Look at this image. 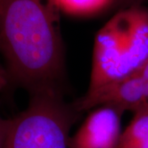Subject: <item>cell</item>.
<instances>
[{
	"label": "cell",
	"mask_w": 148,
	"mask_h": 148,
	"mask_svg": "<svg viewBox=\"0 0 148 148\" xmlns=\"http://www.w3.org/2000/svg\"><path fill=\"white\" fill-rule=\"evenodd\" d=\"M30 96L27 109L10 119L4 148H69L71 127L82 113L61 93Z\"/></svg>",
	"instance_id": "obj_3"
},
{
	"label": "cell",
	"mask_w": 148,
	"mask_h": 148,
	"mask_svg": "<svg viewBox=\"0 0 148 148\" xmlns=\"http://www.w3.org/2000/svg\"><path fill=\"white\" fill-rule=\"evenodd\" d=\"M123 112L110 106L90 112L69 140V148H119Z\"/></svg>",
	"instance_id": "obj_5"
},
{
	"label": "cell",
	"mask_w": 148,
	"mask_h": 148,
	"mask_svg": "<svg viewBox=\"0 0 148 148\" xmlns=\"http://www.w3.org/2000/svg\"><path fill=\"white\" fill-rule=\"evenodd\" d=\"M121 1V3H124V4H127V5H133V4H138L139 3V1L140 0H119Z\"/></svg>",
	"instance_id": "obj_10"
},
{
	"label": "cell",
	"mask_w": 148,
	"mask_h": 148,
	"mask_svg": "<svg viewBox=\"0 0 148 148\" xmlns=\"http://www.w3.org/2000/svg\"><path fill=\"white\" fill-rule=\"evenodd\" d=\"M54 0H0V53L8 83L64 95V47Z\"/></svg>",
	"instance_id": "obj_1"
},
{
	"label": "cell",
	"mask_w": 148,
	"mask_h": 148,
	"mask_svg": "<svg viewBox=\"0 0 148 148\" xmlns=\"http://www.w3.org/2000/svg\"><path fill=\"white\" fill-rule=\"evenodd\" d=\"M9 123H10V119H3L0 115V148H4L5 147Z\"/></svg>",
	"instance_id": "obj_8"
},
{
	"label": "cell",
	"mask_w": 148,
	"mask_h": 148,
	"mask_svg": "<svg viewBox=\"0 0 148 148\" xmlns=\"http://www.w3.org/2000/svg\"><path fill=\"white\" fill-rule=\"evenodd\" d=\"M73 105L80 113L99 106H110L123 113L131 111L134 114L148 106V85L138 70L119 81L86 91Z\"/></svg>",
	"instance_id": "obj_4"
},
{
	"label": "cell",
	"mask_w": 148,
	"mask_h": 148,
	"mask_svg": "<svg viewBox=\"0 0 148 148\" xmlns=\"http://www.w3.org/2000/svg\"><path fill=\"white\" fill-rule=\"evenodd\" d=\"M116 0H54L59 10L74 16H88L107 8Z\"/></svg>",
	"instance_id": "obj_7"
},
{
	"label": "cell",
	"mask_w": 148,
	"mask_h": 148,
	"mask_svg": "<svg viewBox=\"0 0 148 148\" xmlns=\"http://www.w3.org/2000/svg\"><path fill=\"white\" fill-rule=\"evenodd\" d=\"M119 148H148V106L133 114L122 132Z\"/></svg>",
	"instance_id": "obj_6"
},
{
	"label": "cell",
	"mask_w": 148,
	"mask_h": 148,
	"mask_svg": "<svg viewBox=\"0 0 148 148\" xmlns=\"http://www.w3.org/2000/svg\"><path fill=\"white\" fill-rule=\"evenodd\" d=\"M8 83V77L6 73L4 67H2L0 64V90H2L4 86H6Z\"/></svg>",
	"instance_id": "obj_9"
},
{
	"label": "cell",
	"mask_w": 148,
	"mask_h": 148,
	"mask_svg": "<svg viewBox=\"0 0 148 148\" xmlns=\"http://www.w3.org/2000/svg\"><path fill=\"white\" fill-rule=\"evenodd\" d=\"M148 60V9L133 4L119 11L95 37L87 91L123 79Z\"/></svg>",
	"instance_id": "obj_2"
}]
</instances>
